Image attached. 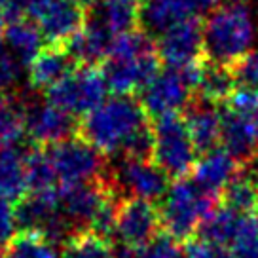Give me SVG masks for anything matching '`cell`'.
Masks as SVG:
<instances>
[{
  "mask_svg": "<svg viewBox=\"0 0 258 258\" xmlns=\"http://www.w3.org/2000/svg\"><path fill=\"white\" fill-rule=\"evenodd\" d=\"M141 10L143 0H97L89 16L97 17L116 36L139 29Z\"/></svg>",
  "mask_w": 258,
  "mask_h": 258,
  "instance_id": "20",
  "label": "cell"
},
{
  "mask_svg": "<svg viewBox=\"0 0 258 258\" xmlns=\"http://www.w3.org/2000/svg\"><path fill=\"white\" fill-rule=\"evenodd\" d=\"M241 171V165L226 152L224 148H217L207 154H202L196 167L192 171L194 182L202 188L205 194L213 198H220L230 180Z\"/></svg>",
  "mask_w": 258,
  "mask_h": 258,
  "instance_id": "18",
  "label": "cell"
},
{
  "mask_svg": "<svg viewBox=\"0 0 258 258\" xmlns=\"http://www.w3.org/2000/svg\"><path fill=\"white\" fill-rule=\"evenodd\" d=\"M29 192L25 154L16 146L0 152V198L8 202H21Z\"/></svg>",
  "mask_w": 258,
  "mask_h": 258,
  "instance_id": "23",
  "label": "cell"
},
{
  "mask_svg": "<svg viewBox=\"0 0 258 258\" xmlns=\"http://www.w3.org/2000/svg\"><path fill=\"white\" fill-rule=\"evenodd\" d=\"M2 258H61L57 245L36 232H19L6 245Z\"/></svg>",
  "mask_w": 258,
  "mask_h": 258,
  "instance_id": "28",
  "label": "cell"
},
{
  "mask_svg": "<svg viewBox=\"0 0 258 258\" xmlns=\"http://www.w3.org/2000/svg\"><path fill=\"white\" fill-rule=\"evenodd\" d=\"M17 230V217H16V207L12 202L0 198V249L4 250L14 237H16Z\"/></svg>",
  "mask_w": 258,
  "mask_h": 258,
  "instance_id": "35",
  "label": "cell"
},
{
  "mask_svg": "<svg viewBox=\"0 0 258 258\" xmlns=\"http://www.w3.org/2000/svg\"><path fill=\"white\" fill-rule=\"evenodd\" d=\"M224 106L245 116H258V88H235Z\"/></svg>",
  "mask_w": 258,
  "mask_h": 258,
  "instance_id": "33",
  "label": "cell"
},
{
  "mask_svg": "<svg viewBox=\"0 0 258 258\" xmlns=\"http://www.w3.org/2000/svg\"><path fill=\"white\" fill-rule=\"evenodd\" d=\"M220 203L239 215H252L258 211V178L241 167L220 194Z\"/></svg>",
  "mask_w": 258,
  "mask_h": 258,
  "instance_id": "25",
  "label": "cell"
},
{
  "mask_svg": "<svg viewBox=\"0 0 258 258\" xmlns=\"http://www.w3.org/2000/svg\"><path fill=\"white\" fill-rule=\"evenodd\" d=\"M234 258H258V217L243 215L235 237L230 245Z\"/></svg>",
  "mask_w": 258,
  "mask_h": 258,
  "instance_id": "30",
  "label": "cell"
},
{
  "mask_svg": "<svg viewBox=\"0 0 258 258\" xmlns=\"http://www.w3.org/2000/svg\"><path fill=\"white\" fill-rule=\"evenodd\" d=\"M237 88H258V51H250L230 64Z\"/></svg>",
  "mask_w": 258,
  "mask_h": 258,
  "instance_id": "32",
  "label": "cell"
},
{
  "mask_svg": "<svg viewBox=\"0 0 258 258\" xmlns=\"http://www.w3.org/2000/svg\"><path fill=\"white\" fill-rule=\"evenodd\" d=\"M156 49L161 63L173 71H182L203 61V21L200 17H194L161 34L160 38H156Z\"/></svg>",
  "mask_w": 258,
  "mask_h": 258,
  "instance_id": "12",
  "label": "cell"
},
{
  "mask_svg": "<svg viewBox=\"0 0 258 258\" xmlns=\"http://www.w3.org/2000/svg\"><path fill=\"white\" fill-rule=\"evenodd\" d=\"M74 64L63 44H48L29 64V84L34 89L48 91L73 73Z\"/></svg>",
  "mask_w": 258,
  "mask_h": 258,
  "instance_id": "19",
  "label": "cell"
},
{
  "mask_svg": "<svg viewBox=\"0 0 258 258\" xmlns=\"http://www.w3.org/2000/svg\"><path fill=\"white\" fill-rule=\"evenodd\" d=\"M184 121L190 131L198 154H207L217 150L222 145V123H220V110L217 106L205 103L198 97L192 99L190 105L184 108Z\"/></svg>",
  "mask_w": 258,
  "mask_h": 258,
  "instance_id": "17",
  "label": "cell"
},
{
  "mask_svg": "<svg viewBox=\"0 0 258 258\" xmlns=\"http://www.w3.org/2000/svg\"><path fill=\"white\" fill-rule=\"evenodd\" d=\"M42 40H44V34L40 32L38 25L29 19H19V21L4 25V31H2L4 46L19 63L27 67L44 49Z\"/></svg>",
  "mask_w": 258,
  "mask_h": 258,
  "instance_id": "21",
  "label": "cell"
},
{
  "mask_svg": "<svg viewBox=\"0 0 258 258\" xmlns=\"http://www.w3.org/2000/svg\"><path fill=\"white\" fill-rule=\"evenodd\" d=\"M106 91L108 86L101 67H76L69 76L46 91V101L76 118L103 105Z\"/></svg>",
  "mask_w": 258,
  "mask_h": 258,
  "instance_id": "5",
  "label": "cell"
},
{
  "mask_svg": "<svg viewBox=\"0 0 258 258\" xmlns=\"http://www.w3.org/2000/svg\"><path fill=\"white\" fill-rule=\"evenodd\" d=\"M108 182L118 198H135L145 202H158L169 190V177L154 163V160H120L106 171Z\"/></svg>",
  "mask_w": 258,
  "mask_h": 258,
  "instance_id": "7",
  "label": "cell"
},
{
  "mask_svg": "<svg viewBox=\"0 0 258 258\" xmlns=\"http://www.w3.org/2000/svg\"><path fill=\"white\" fill-rule=\"evenodd\" d=\"M196 12L198 8L192 0H143L139 29L152 38H160L171 29L198 17Z\"/></svg>",
  "mask_w": 258,
  "mask_h": 258,
  "instance_id": "15",
  "label": "cell"
},
{
  "mask_svg": "<svg viewBox=\"0 0 258 258\" xmlns=\"http://www.w3.org/2000/svg\"><path fill=\"white\" fill-rule=\"evenodd\" d=\"M241 217L243 215L228 209L222 203L215 205L202 220L200 230H198V234H200L198 237L203 239V241L215 243V245L230 247L235 237V232L239 228Z\"/></svg>",
  "mask_w": 258,
  "mask_h": 258,
  "instance_id": "24",
  "label": "cell"
},
{
  "mask_svg": "<svg viewBox=\"0 0 258 258\" xmlns=\"http://www.w3.org/2000/svg\"><path fill=\"white\" fill-rule=\"evenodd\" d=\"M217 198L205 194L194 180H175L160 202V220L163 230L178 241H190L200 224L215 205Z\"/></svg>",
  "mask_w": 258,
  "mask_h": 258,
  "instance_id": "3",
  "label": "cell"
},
{
  "mask_svg": "<svg viewBox=\"0 0 258 258\" xmlns=\"http://www.w3.org/2000/svg\"><path fill=\"white\" fill-rule=\"evenodd\" d=\"M184 258H234L228 247L215 245V243L203 241L200 237L190 239L186 243Z\"/></svg>",
  "mask_w": 258,
  "mask_h": 258,
  "instance_id": "34",
  "label": "cell"
},
{
  "mask_svg": "<svg viewBox=\"0 0 258 258\" xmlns=\"http://www.w3.org/2000/svg\"><path fill=\"white\" fill-rule=\"evenodd\" d=\"M160 63L158 49L137 55H108L101 63V73L108 91L116 95H133L160 73Z\"/></svg>",
  "mask_w": 258,
  "mask_h": 258,
  "instance_id": "9",
  "label": "cell"
},
{
  "mask_svg": "<svg viewBox=\"0 0 258 258\" xmlns=\"http://www.w3.org/2000/svg\"><path fill=\"white\" fill-rule=\"evenodd\" d=\"M19 67L21 63L10 53V49L0 38V91H6L14 86V82L19 76Z\"/></svg>",
  "mask_w": 258,
  "mask_h": 258,
  "instance_id": "36",
  "label": "cell"
},
{
  "mask_svg": "<svg viewBox=\"0 0 258 258\" xmlns=\"http://www.w3.org/2000/svg\"><path fill=\"white\" fill-rule=\"evenodd\" d=\"M222 148L241 167L249 165L258 156V116H245L228 106L220 110Z\"/></svg>",
  "mask_w": 258,
  "mask_h": 258,
  "instance_id": "14",
  "label": "cell"
},
{
  "mask_svg": "<svg viewBox=\"0 0 258 258\" xmlns=\"http://www.w3.org/2000/svg\"><path fill=\"white\" fill-rule=\"evenodd\" d=\"M254 23L241 2L222 4L203 21L205 59L230 67L252 51Z\"/></svg>",
  "mask_w": 258,
  "mask_h": 258,
  "instance_id": "2",
  "label": "cell"
},
{
  "mask_svg": "<svg viewBox=\"0 0 258 258\" xmlns=\"http://www.w3.org/2000/svg\"><path fill=\"white\" fill-rule=\"evenodd\" d=\"M194 89L182 78V74L173 69H165L154 76L139 93V101L148 114V118H161L169 114H178L190 105Z\"/></svg>",
  "mask_w": 258,
  "mask_h": 258,
  "instance_id": "11",
  "label": "cell"
},
{
  "mask_svg": "<svg viewBox=\"0 0 258 258\" xmlns=\"http://www.w3.org/2000/svg\"><path fill=\"white\" fill-rule=\"evenodd\" d=\"M114 34L97 17L89 16L84 29L63 44L78 67H101L108 55Z\"/></svg>",
  "mask_w": 258,
  "mask_h": 258,
  "instance_id": "16",
  "label": "cell"
},
{
  "mask_svg": "<svg viewBox=\"0 0 258 258\" xmlns=\"http://www.w3.org/2000/svg\"><path fill=\"white\" fill-rule=\"evenodd\" d=\"M25 125H27V135L40 148H48L63 143L67 139L76 137L80 129V123L74 116L59 110L57 106L49 105L48 101L27 106Z\"/></svg>",
  "mask_w": 258,
  "mask_h": 258,
  "instance_id": "13",
  "label": "cell"
},
{
  "mask_svg": "<svg viewBox=\"0 0 258 258\" xmlns=\"http://www.w3.org/2000/svg\"><path fill=\"white\" fill-rule=\"evenodd\" d=\"M114 258H141V256H139L135 250H129L121 247L120 252H114Z\"/></svg>",
  "mask_w": 258,
  "mask_h": 258,
  "instance_id": "38",
  "label": "cell"
},
{
  "mask_svg": "<svg viewBox=\"0 0 258 258\" xmlns=\"http://www.w3.org/2000/svg\"><path fill=\"white\" fill-rule=\"evenodd\" d=\"M25 114L27 106L19 103L16 97H0V152L6 148H14L27 133Z\"/></svg>",
  "mask_w": 258,
  "mask_h": 258,
  "instance_id": "26",
  "label": "cell"
},
{
  "mask_svg": "<svg viewBox=\"0 0 258 258\" xmlns=\"http://www.w3.org/2000/svg\"><path fill=\"white\" fill-rule=\"evenodd\" d=\"M150 123L154 137V163L173 180H180L190 175L198 161V150L184 118L180 114H169L154 118Z\"/></svg>",
  "mask_w": 258,
  "mask_h": 258,
  "instance_id": "4",
  "label": "cell"
},
{
  "mask_svg": "<svg viewBox=\"0 0 258 258\" xmlns=\"http://www.w3.org/2000/svg\"><path fill=\"white\" fill-rule=\"evenodd\" d=\"M141 258H182L180 241L175 239L165 230L158 232L143 249L139 250Z\"/></svg>",
  "mask_w": 258,
  "mask_h": 258,
  "instance_id": "31",
  "label": "cell"
},
{
  "mask_svg": "<svg viewBox=\"0 0 258 258\" xmlns=\"http://www.w3.org/2000/svg\"><path fill=\"white\" fill-rule=\"evenodd\" d=\"M160 211L154 203L135 198H121L116 211L114 237L123 249L141 250L160 232Z\"/></svg>",
  "mask_w": 258,
  "mask_h": 258,
  "instance_id": "10",
  "label": "cell"
},
{
  "mask_svg": "<svg viewBox=\"0 0 258 258\" xmlns=\"http://www.w3.org/2000/svg\"><path fill=\"white\" fill-rule=\"evenodd\" d=\"M6 4H8V0H0V21H2V16H4V10H6Z\"/></svg>",
  "mask_w": 258,
  "mask_h": 258,
  "instance_id": "40",
  "label": "cell"
},
{
  "mask_svg": "<svg viewBox=\"0 0 258 258\" xmlns=\"http://www.w3.org/2000/svg\"><path fill=\"white\" fill-rule=\"evenodd\" d=\"M61 258H114L112 245L93 232H76L63 245Z\"/></svg>",
  "mask_w": 258,
  "mask_h": 258,
  "instance_id": "29",
  "label": "cell"
},
{
  "mask_svg": "<svg viewBox=\"0 0 258 258\" xmlns=\"http://www.w3.org/2000/svg\"><path fill=\"white\" fill-rule=\"evenodd\" d=\"M78 135L103 156L152 160V123L141 101L133 95L106 99L82 118Z\"/></svg>",
  "mask_w": 258,
  "mask_h": 258,
  "instance_id": "1",
  "label": "cell"
},
{
  "mask_svg": "<svg viewBox=\"0 0 258 258\" xmlns=\"http://www.w3.org/2000/svg\"><path fill=\"white\" fill-rule=\"evenodd\" d=\"M78 2H80L82 6H84V8L88 10V12H89V10H91V8H93L95 4H97V0H78Z\"/></svg>",
  "mask_w": 258,
  "mask_h": 258,
  "instance_id": "39",
  "label": "cell"
},
{
  "mask_svg": "<svg viewBox=\"0 0 258 258\" xmlns=\"http://www.w3.org/2000/svg\"><path fill=\"white\" fill-rule=\"evenodd\" d=\"M46 150L55 169L59 188L89 182L106 173L105 156L89 143H86L80 135L67 139L59 145L48 146Z\"/></svg>",
  "mask_w": 258,
  "mask_h": 258,
  "instance_id": "6",
  "label": "cell"
},
{
  "mask_svg": "<svg viewBox=\"0 0 258 258\" xmlns=\"http://www.w3.org/2000/svg\"><path fill=\"white\" fill-rule=\"evenodd\" d=\"M192 2L198 10H205V12H213L222 6V0H192Z\"/></svg>",
  "mask_w": 258,
  "mask_h": 258,
  "instance_id": "37",
  "label": "cell"
},
{
  "mask_svg": "<svg viewBox=\"0 0 258 258\" xmlns=\"http://www.w3.org/2000/svg\"><path fill=\"white\" fill-rule=\"evenodd\" d=\"M235 88H237V84L232 76L230 67L217 64L209 59L203 61L202 76H200L198 88H196L202 101L211 103L215 106L226 105L230 101L232 93L235 91Z\"/></svg>",
  "mask_w": 258,
  "mask_h": 258,
  "instance_id": "22",
  "label": "cell"
},
{
  "mask_svg": "<svg viewBox=\"0 0 258 258\" xmlns=\"http://www.w3.org/2000/svg\"><path fill=\"white\" fill-rule=\"evenodd\" d=\"M29 16L49 44H67L84 29L88 10L78 0H32Z\"/></svg>",
  "mask_w": 258,
  "mask_h": 258,
  "instance_id": "8",
  "label": "cell"
},
{
  "mask_svg": "<svg viewBox=\"0 0 258 258\" xmlns=\"http://www.w3.org/2000/svg\"><path fill=\"white\" fill-rule=\"evenodd\" d=\"M25 163H27V182H29V192H51L59 190V180H57L55 169L51 165L49 154L46 148H34L31 152L25 154Z\"/></svg>",
  "mask_w": 258,
  "mask_h": 258,
  "instance_id": "27",
  "label": "cell"
}]
</instances>
